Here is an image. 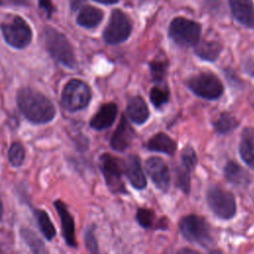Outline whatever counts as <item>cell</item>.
<instances>
[{
	"mask_svg": "<svg viewBox=\"0 0 254 254\" xmlns=\"http://www.w3.org/2000/svg\"><path fill=\"white\" fill-rule=\"evenodd\" d=\"M239 153L244 163L254 169V128L247 127L242 131Z\"/></svg>",
	"mask_w": 254,
	"mask_h": 254,
	"instance_id": "cell-17",
	"label": "cell"
},
{
	"mask_svg": "<svg viewBox=\"0 0 254 254\" xmlns=\"http://www.w3.org/2000/svg\"><path fill=\"white\" fill-rule=\"evenodd\" d=\"M44 39L47 50L53 59L67 68H74L76 66L73 49L64 34L52 27H46Z\"/></svg>",
	"mask_w": 254,
	"mask_h": 254,
	"instance_id": "cell-2",
	"label": "cell"
},
{
	"mask_svg": "<svg viewBox=\"0 0 254 254\" xmlns=\"http://www.w3.org/2000/svg\"><path fill=\"white\" fill-rule=\"evenodd\" d=\"M117 115V105L108 102L100 106L90 120V126L95 130H103L110 127Z\"/></svg>",
	"mask_w": 254,
	"mask_h": 254,
	"instance_id": "cell-15",
	"label": "cell"
},
{
	"mask_svg": "<svg viewBox=\"0 0 254 254\" xmlns=\"http://www.w3.org/2000/svg\"><path fill=\"white\" fill-rule=\"evenodd\" d=\"M124 171L130 184L136 190H143L147 185L140 158L136 155H130L124 163Z\"/></svg>",
	"mask_w": 254,
	"mask_h": 254,
	"instance_id": "cell-13",
	"label": "cell"
},
{
	"mask_svg": "<svg viewBox=\"0 0 254 254\" xmlns=\"http://www.w3.org/2000/svg\"><path fill=\"white\" fill-rule=\"evenodd\" d=\"M3 213H4V207H3V202H2V199L0 197V221L2 220V217H3Z\"/></svg>",
	"mask_w": 254,
	"mask_h": 254,
	"instance_id": "cell-38",
	"label": "cell"
},
{
	"mask_svg": "<svg viewBox=\"0 0 254 254\" xmlns=\"http://www.w3.org/2000/svg\"><path fill=\"white\" fill-rule=\"evenodd\" d=\"M20 236L28 246L32 254H50L49 250L46 247L45 242L42 238L32 229L28 227L20 228Z\"/></svg>",
	"mask_w": 254,
	"mask_h": 254,
	"instance_id": "cell-20",
	"label": "cell"
},
{
	"mask_svg": "<svg viewBox=\"0 0 254 254\" xmlns=\"http://www.w3.org/2000/svg\"><path fill=\"white\" fill-rule=\"evenodd\" d=\"M222 50L221 45L215 41H201L195 45V55L208 62H214L220 55Z\"/></svg>",
	"mask_w": 254,
	"mask_h": 254,
	"instance_id": "cell-23",
	"label": "cell"
},
{
	"mask_svg": "<svg viewBox=\"0 0 254 254\" xmlns=\"http://www.w3.org/2000/svg\"><path fill=\"white\" fill-rule=\"evenodd\" d=\"M133 136L134 132L132 128L129 126L126 118L123 116L111 137L110 145L112 149H114L115 151L122 152L129 147L133 139Z\"/></svg>",
	"mask_w": 254,
	"mask_h": 254,
	"instance_id": "cell-16",
	"label": "cell"
},
{
	"mask_svg": "<svg viewBox=\"0 0 254 254\" xmlns=\"http://www.w3.org/2000/svg\"><path fill=\"white\" fill-rule=\"evenodd\" d=\"M177 254H199V253L195 250L190 249V248H182L178 251Z\"/></svg>",
	"mask_w": 254,
	"mask_h": 254,
	"instance_id": "cell-35",
	"label": "cell"
},
{
	"mask_svg": "<svg viewBox=\"0 0 254 254\" xmlns=\"http://www.w3.org/2000/svg\"><path fill=\"white\" fill-rule=\"evenodd\" d=\"M200 25L192 20L177 17L169 27L170 38L179 46L190 47L195 46L200 35Z\"/></svg>",
	"mask_w": 254,
	"mask_h": 254,
	"instance_id": "cell-5",
	"label": "cell"
},
{
	"mask_svg": "<svg viewBox=\"0 0 254 254\" xmlns=\"http://www.w3.org/2000/svg\"><path fill=\"white\" fill-rule=\"evenodd\" d=\"M39 6L45 10L48 17H51L52 13L54 12V6L52 0H39Z\"/></svg>",
	"mask_w": 254,
	"mask_h": 254,
	"instance_id": "cell-33",
	"label": "cell"
},
{
	"mask_svg": "<svg viewBox=\"0 0 254 254\" xmlns=\"http://www.w3.org/2000/svg\"><path fill=\"white\" fill-rule=\"evenodd\" d=\"M176 185L179 187L185 193L190 192V172L184 168H179L176 173Z\"/></svg>",
	"mask_w": 254,
	"mask_h": 254,
	"instance_id": "cell-31",
	"label": "cell"
},
{
	"mask_svg": "<svg viewBox=\"0 0 254 254\" xmlns=\"http://www.w3.org/2000/svg\"><path fill=\"white\" fill-rule=\"evenodd\" d=\"M1 31L5 41L16 49H24L32 40V30L27 22L16 16L9 23L1 24Z\"/></svg>",
	"mask_w": 254,
	"mask_h": 254,
	"instance_id": "cell-10",
	"label": "cell"
},
{
	"mask_svg": "<svg viewBox=\"0 0 254 254\" xmlns=\"http://www.w3.org/2000/svg\"><path fill=\"white\" fill-rule=\"evenodd\" d=\"M95 1L99 2V3H102V4H115L119 0H95Z\"/></svg>",
	"mask_w": 254,
	"mask_h": 254,
	"instance_id": "cell-36",
	"label": "cell"
},
{
	"mask_svg": "<svg viewBox=\"0 0 254 254\" xmlns=\"http://www.w3.org/2000/svg\"><path fill=\"white\" fill-rule=\"evenodd\" d=\"M100 170L104 177L106 186L114 193L126 192L125 186L122 182L123 163L110 154H102L99 158Z\"/></svg>",
	"mask_w": 254,
	"mask_h": 254,
	"instance_id": "cell-9",
	"label": "cell"
},
{
	"mask_svg": "<svg viewBox=\"0 0 254 254\" xmlns=\"http://www.w3.org/2000/svg\"><path fill=\"white\" fill-rule=\"evenodd\" d=\"M9 1L14 4H17V5H27L26 0H9Z\"/></svg>",
	"mask_w": 254,
	"mask_h": 254,
	"instance_id": "cell-37",
	"label": "cell"
},
{
	"mask_svg": "<svg viewBox=\"0 0 254 254\" xmlns=\"http://www.w3.org/2000/svg\"><path fill=\"white\" fill-rule=\"evenodd\" d=\"M238 125L235 117L228 113H221L219 117L213 122L215 130L219 133H228Z\"/></svg>",
	"mask_w": 254,
	"mask_h": 254,
	"instance_id": "cell-25",
	"label": "cell"
},
{
	"mask_svg": "<svg viewBox=\"0 0 254 254\" xmlns=\"http://www.w3.org/2000/svg\"><path fill=\"white\" fill-rule=\"evenodd\" d=\"M179 228L182 235L190 242L204 247H207L212 243L210 228L207 222L196 214L184 216L179 223Z\"/></svg>",
	"mask_w": 254,
	"mask_h": 254,
	"instance_id": "cell-3",
	"label": "cell"
},
{
	"mask_svg": "<svg viewBox=\"0 0 254 254\" xmlns=\"http://www.w3.org/2000/svg\"><path fill=\"white\" fill-rule=\"evenodd\" d=\"M233 17L242 25L254 28V7L251 0H229Z\"/></svg>",
	"mask_w": 254,
	"mask_h": 254,
	"instance_id": "cell-14",
	"label": "cell"
},
{
	"mask_svg": "<svg viewBox=\"0 0 254 254\" xmlns=\"http://www.w3.org/2000/svg\"><path fill=\"white\" fill-rule=\"evenodd\" d=\"M85 0H69V5H70V9L72 11L77 10L83 3Z\"/></svg>",
	"mask_w": 254,
	"mask_h": 254,
	"instance_id": "cell-34",
	"label": "cell"
},
{
	"mask_svg": "<svg viewBox=\"0 0 254 254\" xmlns=\"http://www.w3.org/2000/svg\"><path fill=\"white\" fill-rule=\"evenodd\" d=\"M210 254H223V253L220 252V251H218V250H215V251H212Z\"/></svg>",
	"mask_w": 254,
	"mask_h": 254,
	"instance_id": "cell-39",
	"label": "cell"
},
{
	"mask_svg": "<svg viewBox=\"0 0 254 254\" xmlns=\"http://www.w3.org/2000/svg\"><path fill=\"white\" fill-rule=\"evenodd\" d=\"M103 18V12L93 6H84L79 11L76 22L79 26L87 29L95 28L98 26Z\"/></svg>",
	"mask_w": 254,
	"mask_h": 254,
	"instance_id": "cell-19",
	"label": "cell"
},
{
	"mask_svg": "<svg viewBox=\"0 0 254 254\" xmlns=\"http://www.w3.org/2000/svg\"><path fill=\"white\" fill-rule=\"evenodd\" d=\"M150 69L153 79L157 82H160L165 76L167 64H165L163 61H153L152 63H150Z\"/></svg>",
	"mask_w": 254,
	"mask_h": 254,
	"instance_id": "cell-32",
	"label": "cell"
},
{
	"mask_svg": "<svg viewBox=\"0 0 254 254\" xmlns=\"http://www.w3.org/2000/svg\"><path fill=\"white\" fill-rule=\"evenodd\" d=\"M132 31L128 16L119 9L112 11L109 22L103 31V39L109 45H117L126 41Z\"/></svg>",
	"mask_w": 254,
	"mask_h": 254,
	"instance_id": "cell-7",
	"label": "cell"
},
{
	"mask_svg": "<svg viewBox=\"0 0 254 254\" xmlns=\"http://www.w3.org/2000/svg\"><path fill=\"white\" fill-rule=\"evenodd\" d=\"M181 160H182L183 168L190 173L195 168V165L197 162L194 150L189 146L185 147L184 150L182 151Z\"/></svg>",
	"mask_w": 254,
	"mask_h": 254,
	"instance_id": "cell-29",
	"label": "cell"
},
{
	"mask_svg": "<svg viewBox=\"0 0 254 254\" xmlns=\"http://www.w3.org/2000/svg\"><path fill=\"white\" fill-rule=\"evenodd\" d=\"M91 98L89 86L80 79H71L64 87L62 92V104L70 111L74 112L85 108Z\"/></svg>",
	"mask_w": 254,
	"mask_h": 254,
	"instance_id": "cell-4",
	"label": "cell"
},
{
	"mask_svg": "<svg viewBox=\"0 0 254 254\" xmlns=\"http://www.w3.org/2000/svg\"><path fill=\"white\" fill-rule=\"evenodd\" d=\"M26 152L23 145L20 142H14L11 144L8 150V160L13 167H21L25 161Z\"/></svg>",
	"mask_w": 254,
	"mask_h": 254,
	"instance_id": "cell-26",
	"label": "cell"
},
{
	"mask_svg": "<svg viewBox=\"0 0 254 254\" xmlns=\"http://www.w3.org/2000/svg\"><path fill=\"white\" fill-rule=\"evenodd\" d=\"M189 88L197 96L214 100L220 97L223 92V85L220 79L210 72H201L188 80Z\"/></svg>",
	"mask_w": 254,
	"mask_h": 254,
	"instance_id": "cell-8",
	"label": "cell"
},
{
	"mask_svg": "<svg viewBox=\"0 0 254 254\" xmlns=\"http://www.w3.org/2000/svg\"><path fill=\"white\" fill-rule=\"evenodd\" d=\"M55 209L57 210L62 227V234L65 244L68 247L76 248L77 242L75 239V227H74V220L69 212L67 205L61 199H57L54 201Z\"/></svg>",
	"mask_w": 254,
	"mask_h": 254,
	"instance_id": "cell-11",
	"label": "cell"
},
{
	"mask_svg": "<svg viewBox=\"0 0 254 254\" xmlns=\"http://www.w3.org/2000/svg\"><path fill=\"white\" fill-rule=\"evenodd\" d=\"M136 219L142 227L149 228L155 222V213L148 208H139L136 214Z\"/></svg>",
	"mask_w": 254,
	"mask_h": 254,
	"instance_id": "cell-30",
	"label": "cell"
},
{
	"mask_svg": "<svg viewBox=\"0 0 254 254\" xmlns=\"http://www.w3.org/2000/svg\"><path fill=\"white\" fill-rule=\"evenodd\" d=\"M146 171L154 185L162 191L170 186V172L167 164L160 157H150L146 161Z\"/></svg>",
	"mask_w": 254,
	"mask_h": 254,
	"instance_id": "cell-12",
	"label": "cell"
},
{
	"mask_svg": "<svg viewBox=\"0 0 254 254\" xmlns=\"http://www.w3.org/2000/svg\"><path fill=\"white\" fill-rule=\"evenodd\" d=\"M127 115L136 124H143L149 118V109L145 100L137 95L132 97L127 105Z\"/></svg>",
	"mask_w": 254,
	"mask_h": 254,
	"instance_id": "cell-18",
	"label": "cell"
},
{
	"mask_svg": "<svg viewBox=\"0 0 254 254\" xmlns=\"http://www.w3.org/2000/svg\"><path fill=\"white\" fill-rule=\"evenodd\" d=\"M17 103L21 113L32 123H48L56 115L53 102L43 93L29 87H23L18 91Z\"/></svg>",
	"mask_w": 254,
	"mask_h": 254,
	"instance_id": "cell-1",
	"label": "cell"
},
{
	"mask_svg": "<svg viewBox=\"0 0 254 254\" xmlns=\"http://www.w3.org/2000/svg\"><path fill=\"white\" fill-rule=\"evenodd\" d=\"M224 175L226 180L235 186H244L249 183L247 172L233 161H229L225 165Z\"/></svg>",
	"mask_w": 254,
	"mask_h": 254,
	"instance_id": "cell-24",
	"label": "cell"
},
{
	"mask_svg": "<svg viewBox=\"0 0 254 254\" xmlns=\"http://www.w3.org/2000/svg\"><path fill=\"white\" fill-rule=\"evenodd\" d=\"M146 148L150 151L173 154L177 148L176 142L165 133H157L147 143Z\"/></svg>",
	"mask_w": 254,
	"mask_h": 254,
	"instance_id": "cell-21",
	"label": "cell"
},
{
	"mask_svg": "<svg viewBox=\"0 0 254 254\" xmlns=\"http://www.w3.org/2000/svg\"><path fill=\"white\" fill-rule=\"evenodd\" d=\"M206 201L212 212L221 219H230L236 213L234 195L218 187H211L206 193Z\"/></svg>",
	"mask_w": 254,
	"mask_h": 254,
	"instance_id": "cell-6",
	"label": "cell"
},
{
	"mask_svg": "<svg viewBox=\"0 0 254 254\" xmlns=\"http://www.w3.org/2000/svg\"><path fill=\"white\" fill-rule=\"evenodd\" d=\"M94 230H95V226L93 224L86 227V229L84 231L85 246H86V249L88 250L89 254H101L99 247H98L96 236L94 234Z\"/></svg>",
	"mask_w": 254,
	"mask_h": 254,
	"instance_id": "cell-28",
	"label": "cell"
},
{
	"mask_svg": "<svg viewBox=\"0 0 254 254\" xmlns=\"http://www.w3.org/2000/svg\"><path fill=\"white\" fill-rule=\"evenodd\" d=\"M169 90L166 87L155 85L150 91V99L153 105L157 108L161 107L169 101Z\"/></svg>",
	"mask_w": 254,
	"mask_h": 254,
	"instance_id": "cell-27",
	"label": "cell"
},
{
	"mask_svg": "<svg viewBox=\"0 0 254 254\" xmlns=\"http://www.w3.org/2000/svg\"><path fill=\"white\" fill-rule=\"evenodd\" d=\"M32 210H33V214L36 218L38 227H39L41 233L43 234V236L48 241L53 240V238L57 234V230H56V227H55L50 215L48 214V212L42 208H34L33 207Z\"/></svg>",
	"mask_w": 254,
	"mask_h": 254,
	"instance_id": "cell-22",
	"label": "cell"
}]
</instances>
